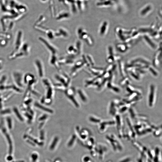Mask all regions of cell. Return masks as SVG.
Segmentation results:
<instances>
[{"mask_svg": "<svg viewBox=\"0 0 162 162\" xmlns=\"http://www.w3.org/2000/svg\"><path fill=\"white\" fill-rule=\"evenodd\" d=\"M77 93L80 98L82 101L84 102H86L87 101V98L86 94L81 89H79L78 90Z\"/></svg>", "mask_w": 162, "mask_h": 162, "instance_id": "30bf717a", "label": "cell"}, {"mask_svg": "<svg viewBox=\"0 0 162 162\" xmlns=\"http://www.w3.org/2000/svg\"><path fill=\"white\" fill-rule=\"evenodd\" d=\"M35 106L37 107V108L38 107L39 108L41 109V110H43L45 111H46L48 113H53V111L51 109L45 107L39 104L38 103H36V104H35Z\"/></svg>", "mask_w": 162, "mask_h": 162, "instance_id": "5bb4252c", "label": "cell"}, {"mask_svg": "<svg viewBox=\"0 0 162 162\" xmlns=\"http://www.w3.org/2000/svg\"><path fill=\"white\" fill-rule=\"evenodd\" d=\"M132 158L129 156H126L121 158L118 162H132Z\"/></svg>", "mask_w": 162, "mask_h": 162, "instance_id": "e0dca14e", "label": "cell"}, {"mask_svg": "<svg viewBox=\"0 0 162 162\" xmlns=\"http://www.w3.org/2000/svg\"><path fill=\"white\" fill-rule=\"evenodd\" d=\"M55 79L59 82V84L62 85L65 87H67L70 82V79L66 74L56 75L55 76Z\"/></svg>", "mask_w": 162, "mask_h": 162, "instance_id": "3957f363", "label": "cell"}, {"mask_svg": "<svg viewBox=\"0 0 162 162\" xmlns=\"http://www.w3.org/2000/svg\"><path fill=\"white\" fill-rule=\"evenodd\" d=\"M45 33L46 34L47 36L50 39H53L56 37L55 31L52 29H48Z\"/></svg>", "mask_w": 162, "mask_h": 162, "instance_id": "8fae6325", "label": "cell"}, {"mask_svg": "<svg viewBox=\"0 0 162 162\" xmlns=\"http://www.w3.org/2000/svg\"><path fill=\"white\" fill-rule=\"evenodd\" d=\"M27 142H28L29 143V144H30L31 145H33L34 144H33V143H32V142H31V141H29V140H28L27 141Z\"/></svg>", "mask_w": 162, "mask_h": 162, "instance_id": "ffe728a7", "label": "cell"}, {"mask_svg": "<svg viewBox=\"0 0 162 162\" xmlns=\"http://www.w3.org/2000/svg\"><path fill=\"white\" fill-rule=\"evenodd\" d=\"M32 157L33 162H34L36 160V159L37 158V156L36 154H34L32 155Z\"/></svg>", "mask_w": 162, "mask_h": 162, "instance_id": "ac0fdd59", "label": "cell"}, {"mask_svg": "<svg viewBox=\"0 0 162 162\" xmlns=\"http://www.w3.org/2000/svg\"><path fill=\"white\" fill-rule=\"evenodd\" d=\"M74 90L72 89H69L68 90L66 91H65V94L66 95L68 99H70V100L72 101V103H74V105L76 107L79 108V103H78L76 101V99H75V92Z\"/></svg>", "mask_w": 162, "mask_h": 162, "instance_id": "52a82bcc", "label": "cell"}, {"mask_svg": "<svg viewBox=\"0 0 162 162\" xmlns=\"http://www.w3.org/2000/svg\"><path fill=\"white\" fill-rule=\"evenodd\" d=\"M24 162V161H17L15 162Z\"/></svg>", "mask_w": 162, "mask_h": 162, "instance_id": "44dd1931", "label": "cell"}, {"mask_svg": "<svg viewBox=\"0 0 162 162\" xmlns=\"http://www.w3.org/2000/svg\"><path fill=\"white\" fill-rule=\"evenodd\" d=\"M108 24L107 23L105 22L102 25L99 30V34L102 36L104 35L106 33L108 28Z\"/></svg>", "mask_w": 162, "mask_h": 162, "instance_id": "7c38bea8", "label": "cell"}, {"mask_svg": "<svg viewBox=\"0 0 162 162\" xmlns=\"http://www.w3.org/2000/svg\"><path fill=\"white\" fill-rule=\"evenodd\" d=\"M107 141L113 151L116 153L121 152L123 150L124 147L122 142L114 136H109L106 137Z\"/></svg>", "mask_w": 162, "mask_h": 162, "instance_id": "6da1fadb", "label": "cell"}, {"mask_svg": "<svg viewBox=\"0 0 162 162\" xmlns=\"http://www.w3.org/2000/svg\"><path fill=\"white\" fill-rule=\"evenodd\" d=\"M77 34L79 39L84 41L87 45L92 46L93 45V38L86 29L83 28H79L77 30Z\"/></svg>", "mask_w": 162, "mask_h": 162, "instance_id": "7a4b0ae2", "label": "cell"}, {"mask_svg": "<svg viewBox=\"0 0 162 162\" xmlns=\"http://www.w3.org/2000/svg\"><path fill=\"white\" fill-rule=\"evenodd\" d=\"M2 131L5 134V136H6L8 143H9V153L10 154H12V141H11V139L9 137V135L6 133V132L5 131V129H3Z\"/></svg>", "mask_w": 162, "mask_h": 162, "instance_id": "4fadbf2b", "label": "cell"}, {"mask_svg": "<svg viewBox=\"0 0 162 162\" xmlns=\"http://www.w3.org/2000/svg\"><path fill=\"white\" fill-rule=\"evenodd\" d=\"M117 48L119 51L121 52H124L127 50L128 49L127 45H125L124 44H118L117 45Z\"/></svg>", "mask_w": 162, "mask_h": 162, "instance_id": "2e32d148", "label": "cell"}, {"mask_svg": "<svg viewBox=\"0 0 162 162\" xmlns=\"http://www.w3.org/2000/svg\"><path fill=\"white\" fill-rule=\"evenodd\" d=\"M38 75L41 78L43 77L45 75V67L43 63L40 60L37 59L35 61Z\"/></svg>", "mask_w": 162, "mask_h": 162, "instance_id": "8992f818", "label": "cell"}, {"mask_svg": "<svg viewBox=\"0 0 162 162\" xmlns=\"http://www.w3.org/2000/svg\"><path fill=\"white\" fill-rule=\"evenodd\" d=\"M39 40L45 45L52 54H57L58 52L57 48L51 42L42 37H40Z\"/></svg>", "mask_w": 162, "mask_h": 162, "instance_id": "277c9868", "label": "cell"}, {"mask_svg": "<svg viewBox=\"0 0 162 162\" xmlns=\"http://www.w3.org/2000/svg\"><path fill=\"white\" fill-rule=\"evenodd\" d=\"M57 54H52L50 59V62L52 66H53L55 68L58 70H60V65H59L58 59Z\"/></svg>", "mask_w": 162, "mask_h": 162, "instance_id": "9c48e42d", "label": "cell"}, {"mask_svg": "<svg viewBox=\"0 0 162 162\" xmlns=\"http://www.w3.org/2000/svg\"><path fill=\"white\" fill-rule=\"evenodd\" d=\"M144 38L145 40L147 42V43L152 48L154 49H155L156 48L155 44L153 42V41L151 40L150 38H149V36L146 35H145L144 36Z\"/></svg>", "mask_w": 162, "mask_h": 162, "instance_id": "9a60e30c", "label": "cell"}, {"mask_svg": "<svg viewBox=\"0 0 162 162\" xmlns=\"http://www.w3.org/2000/svg\"><path fill=\"white\" fill-rule=\"evenodd\" d=\"M7 160L8 161L12 160V156H8L7 158Z\"/></svg>", "mask_w": 162, "mask_h": 162, "instance_id": "d6986e66", "label": "cell"}, {"mask_svg": "<svg viewBox=\"0 0 162 162\" xmlns=\"http://www.w3.org/2000/svg\"><path fill=\"white\" fill-rule=\"evenodd\" d=\"M85 66H86V65L82 60L76 62V63L74 64L73 67L71 70V75L72 77L75 76L77 72Z\"/></svg>", "mask_w": 162, "mask_h": 162, "instance_id": "5b68a950", "label": "cell"}, {"mask_svg": "<svg viewBox=\"0 0 162 162\" xmlns=\"http://www.w3.org/2000/svg\"><path fill=\"white\" fill-rule=\"evenodd\" d=\"M69 31L64 28H59L55 31L56 37L66 38L69 37Z\"/></svg>", "mask_w": 162, "mask_h": 162, "instance_id": "ba28073f", "label": "cell"}]
</instances>
